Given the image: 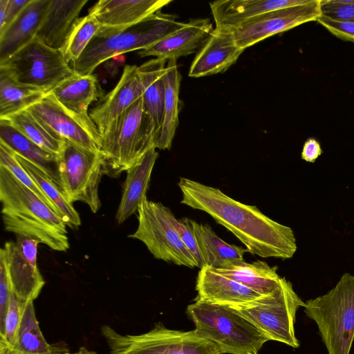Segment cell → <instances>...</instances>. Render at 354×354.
<instances>
[{
    "mask_svg": "<svg viewBox=\"0 0 354 354\" xmlns=\"http://www.w3.org/2000/svg\"><path fill=\"white\" fill-rule=\"evenodd\" d=\"M15 154L21 165L55 205L59 216L66 225L71 228L79 227L81 225L79 214L74 208L73 203L66 198L62 189L55 181L39 167L22 156L15 153Z\"/></svg>",
    "mask_w": 354,
    "mask_h": 354,
    "instance_id": "32",
    "label": "cell"
},
{
    "mask_svg": "<svg viewBox=\"0 0 354 354\" xmlns=\"http://www.w3.org/2000/svg\"><path fill=\"white\" fill-rule=\"evenodd\" d=\"M87 0H50L36 37L47 46L61 50Z\"/></svg>",
    "mask_w": 354,
    "mask_h": 354,
    "instance_id": "22",
    "label": "cell"
},
{
    "mask_svg": "<svg viewBox=\"0 0 354 354\" xmlns=\"http://www.w3.org/2000/svg\"><path fill=\"white\" fill-rule=\"evenodd\" d=\"M30 1V0H0V34Z\"/></svg>",
    "mask_w": 354,
    "mask_h": 354,
    "instance_id": "40",
    "label": "cell"
},
{
    "mask_svg": "<svg viewBox=\"0 0 354 354\" xmlns=\"http://www.w3.org/2000/svg\"><path fill=\"white\" fill-rule=\"evenodd\" d=\"M167 62L165 59L156 57L138 66L144 86V109L152 122L156 140L163 120L165 94L163 76Z\"/></svg>",
    "mask_w": 354,
    "mask_h": 354,
    "instance_id": "24",
    "label": "cell"
},
{
    "mask_svg": "<svg viewBox=\"0 0 354 354\" xmlns=\"http://www.w3.org/2000/svg\"><path fill=\"white\" fill-rule=\"evenodd\" d=\"M328 354H350L354 341V275L344 273L326 294L305 302Z\"/></svg>",
    "mask_w": 354,
    "mask_h": 354,
    "instance_id": "6",
    "label": "cell"
},
{
    "mask_svg": "<svg viewBox=\"0 0 354 354\" xmlns=\"http://www.w3.org/2000/svg\"><path fill=\"white\" fill-rule=\"evenodd\" d=\"M0 69L16 81L37 87L45 93L75 74L61 50L50 48L37 37L1 61Z\"/></svg>",
    "mask_w": 354,
    "mask_h": 354,
    "instance_id": "11",
    "label": "cell"
},
{
    "mask_svg": "<svg viewBox=\"0 0 354 354\" xmlns=\"http://www.w3.org/2000/svg\"><path fill=\"white\" fill-rule=\"evenodd\" d=\"M244 50L237 44L231 32L215 28L198 50L188 75L200 77L225 72Z\"/></svg>",
    "mask_w": 354,
    "mask_h": 354,
    "instance_id": "17",
    "label": "cell"
},
{
    "mask_svg": "<svg viewBox=\"0 0 354 354\" xmlns=\"http://www.w3.org/2000/svg\"><path fill=\"white\" fill-rule=\"evenodd\" d=\"M214 270L261 295L271 292L281 279L277 267H271L261 260L253 262L243 260L227 268Z\"/></svg>",
    "mask_w": 354,
    "mask_h": 354,
    "instance_id": "30",
    "label": "cell"
},
{
    "mask_svg": "<svg viewBox=\"0 0 354 354\" xmlns=\"http://www.w3.org/2000/svg\"><path fill=\"white\" fill-rule=\"evenodd\" d=\"M322 15L320 0L263 13L245 21L231 32L242 48L253 46L272 35L307 22Z\"/></svg>",
    "mask_w": 354,
    "mask_h": 354,
    "instance_id": "13",
    "label": "cell"
},
{
    "mask_svg": "<svg viewBox=\"0 0 354 354\" xmlns=\"http://www.w3.org/2000/svg\"><path fill=\"white\" fill-rule=\"evenodd\" d=\"M156 147L149 149L142 158L127 171L120 202L116 212L118 224H121L138 212L147 197L151 172L158 156Z\"/></svg>",
    "mask_w": 354,
    "mask_h": 354,
    "instance_id": "23",
    "label": "cell"
},
{
    "mask_svg": "<svg viewBox=\"0 0 354 354\" xmlns=\"http://www.w3.org/2000/svg\"><path fill=\"white\" fill-rule=\"evenodd\" d=\"M351 3L354 4V0H351Z\"/></svg>",
    "mask_w": 354,
    "mask_h": 354,
    "instance_id": "44",
    "label": "cell"
},
{
    "mask_svg": "<svg viewBox=\"0 0 354 354\" xmlns=\"http://www.w3.org/2000/svg\"><path fill=\"white\" fill-rule=\"evenodd\" d=\"M63 342L48 344L39 328L33 301L26 303L15 343L0 348V354H70Z\"/></svg>",
    "mask_w": 354,
    "mask_h": 354,
    "instance_id": "25",
    "label": "cell"
},
{
    "mask_svg": "<svg viewBox=\"0 0 354 354\" xmlns=\"http://www.w3.org/2000/svg\"><path fill=\"white\" fill-rule=\"evenodd\" d=\"M322 153L319 143L314 138H309L303 146L301 158L306 162H314Z\"/></svg>",
    "mask_w": 354,
    "mask_h": 354,
    "instance_id": "42",
    "label": "cell"
},
{
    "mask_svg": "<svg viewBox=\"0 0 354 354\" xmlns=\"http://www.w3.org/2000/svg\"><path fill=\"white\" fill-rule=\"evenodd\" d=\"M28 110L57 139H68L87 149L100 151L101 136L89 117L63 106L50 92Z\"/></svg>",
    "mask_w": 354,
    "mask_h": 354,
    "instance_id": "12",
    "label": "cell"
},
{
    "mask_svg": "<svg viewBox=\"0 0 354 354\" xmlns=\"http://www.w3.org/2000/svg\"><path fill=\"white\" fill-rule=\"evenodd\" d=\"M60 188L73 203H86L93 213L101 207L99 184L104 173V159L101 151L84 147L68 139H62L57 154Z\"/></svg>",
    "mask_w": 354,
    "mask_h": 354,
    "instance_id": "9",
    "label": "cell"
},
{
    "mask_svg": "<svg viewBox=\"0 0 354 354\" xmlns=\"http://www.w3.org/2000/svg\"><path fill=\"white\" fill-rule=\"evenodd\" d=\"M165 86L164 114L162 127L156 142V148L170 149L178 127L179 92L181 75L176 61L169 60L164 73Z\"/></svg>",
    "mask_w": 354,
    "mask_h": 354,
    "instance_id": "29",
    "label": "cell"
},
{
    "mask_svg": "<svg viewBox=\"0 0 354 354\" xmlns=\"http://www.w3.org/2000/svg\"><path fill=\"white\" fill-rule=\"evenodd\" d=\"M39 243L35 239L17 236L16 241H7L0 250L6 261L12 292L25 302L37 299L45 284L37 264Z\"/></svg>",
    "mask_w": 354,
    "mask_h": 354,
    "instance_id": "14",
    "label": "cell"
},
{
    "mask_svg": "<svg viewBox=\"0 0 354 354\" xmlns=\"http://www.w3.org/2000/svg\"><path fill=\"white\" fill-rule=\"evenodd\" d=\"M304 305L291 282L281 277L271 292L249 304L231 308L253 324L268 341L297 348L299 342L295 335L296 314Z\"/></svg>",
    "mask_w": 354,
    "mask_h": 354,
    "instance_id": "8",
    "label": "cell"
},
{
    "mask_svg": "<svg viewBox=\"0 0 354 354\" xmlns=\"http://www.w3.org/2000/svg\"><path fill=\"white\" fill-rule=\"evenodd\" d=\"M101 331L107 354H222L215 343L195 330H171L158 324L140 335H122L107 325Z\"/></svg>",
    "mask_w": 354,
    "mask_h": 354,
    "instance_id": "7",
    "label": "cell"
},
{
    "mask_svg": "<svg viewBox=\"0 0 354 354\" xmlns=\"http://www.w3.org/2000/svg\"><path fill=\"white\" fill-rule=\"evenodd\" d=\"M317 21L337 37L354 42V21H341L320 16Z\"/></svg>",
    "mask_w": 354,
    "mask_h": 354,
    "instance_id": "41",
    "label": "cell"
},
{
    "mask_svg": "<svg viewBox=\"0 0 354 354\" xmlns=\"http://www.w3.org/2000/svg\"><path fill=\"white\" fill-rule=\"evenodd\" d=\"M12 295L6 261L0 253V333L2 332Z\"/></svg>",
    "mask_w": 354,
    "mask_h": 354,
    "instance_id": "39",
    "label": "cell"
},
{
    "mask_svg": "<svg viewBox=\"0 0 354 354\" xmlns=\"http://www.w3.org/2000/svg\"><path fill=\"white\" fill-rule=\"evenodd\" d=\"M138 66L126 65L116 86L89 113L100 136L143 94Z\"/></svg>",
    "mask_w": 354,
    "mask_h": 354,
    "instance_id": "16",
    "label": "cell"
},
{
    "mask_svg": "<svg viewBox=\"0 0 354 354\" xmlns=\"http://www.w3.org/2000/svg\"><path fill=\"white\" fill-rule=\"evenodd\" d=\"M171 0H100L88 14L99 22L101 28L96 36L119 33L161 11Z\"/></svg>",
    "mask_w": 354,
    "mask_h": 354,
    "instance_id": "15",
    "label": "cell"
},
{
    "mask_svg": "<svg viewBox=\"0 0 354 354\" xmlns=\"http://www.w3.org/2000/svg\"><path fill=\"white\" fill-rule=\"evenodd\" d=\"M138 213L137 230L129 238L142 241L156 259L190 268L197 267L176 230L174 224L176 217L169 207L146 197Z\"/></svg>",
    "mask_w": 354,
    "mask_h": 354,
    "instance_id": "10",
    "label": "cell"
},
{
    "mask_svg": "<svg viewBox=\"0 0 354 354\" xmlns=\"http://www.w3.org/2000/svg\"><path fill=\"white\" fill-rule=\"evenodd\" d=\"M70 354H96V353L93 351L88 350L86 347H82L77 351L71 353Z\"/></svg>",
    "mask_w": 354,
    "mask_h": 354,
    "instance_id": "43",
    "label": "cell"
},
{
    "mask_svg": "<svg viewBox=\"0 0 354 354\" xmlns=\"http://www.w3.org/2000/svg\"><path fill=\"white\" fill-rule=\"evenodd\" d=\"M156 142L154 127L145 111L142 95L101 136L105 174L117 177L127 171L149 149L156 147Z\"/></svg>",
    "mask_w": 354,
    "mask_h": 354,
    "instance_id": "3",
    "label": "cell"
},
{
    "mask_svg": "<svg viewBox=\"0 0 354 354\" xmlns=\"http://www.w3.org/2000/svg\"><path fill=\"white\" fill-rule=\"evenodd\" d=\"M213 30L209 19H192L153 46L139 50L138 54L142 57L154 56L176 61L199 50Z\"/></svg>",
    "mask_w": 354,
    "mask_h": 354,
    "instance_id": "18",
    "label": "cell"
},
{
    "mask_svg": "<svg viewBox=\"0 0 354 354\" xmlns=\"http://www.w3.org/2000/svg\"><path fill=\"white\" fill-rule=\"evenodd\" d=\"M187 313L195 330L215 343L222 354H259L268 339L232 308L195 299Z\"/></svg>",
    "mask_w": 354,
    "mask_h": 354,
    "instance_id": "4",
    "label": "cell"
},
{
    "mask_svg": "<svg viewBox=\"0 0 354 354\" xmlns=\"http://www.w3.org/2000/svg\"><path fill=\"white\" fill-rule=\"evenodd\" d=\"M26 303L12 292L3 329L0 333V348L11 347L15 343Z\"/></svg>",
    "mask_w": 354,
    "mask_h": 354,
    "instance_id": "36",
    "label": "cell"
},
{
    "mask_svg": "<svg viewBox=\"0 0 354 354\" xmlns=\"http://www.w3.org/2000/svg\"><path fill=\"white\" fill-rule=\"evenodd\" d=\"M185 24L174 15L159 11L119 33L95 36L80 58L71 66L77 75L93 74L104 61L119 54L146 49L179 30Z\"/></svg>",
    "mask_w": 354,
    "mask_h": 354,
    "instance_id": "5",
    "label": "cell"
},
{
    "mask_svg": "<svg viewBox=\"0 0 354 354\" xmlns=\"http://www.w3.org/2000/svg\"><path fill=\"white\" fill-rule=\"evenodd\" d=\"M0 201L6 231L35 239L53 250L69 248L66 225L62 218L2 165Z\"/></svg>",
    "mask_w": 354,
    "mask_h": 354,
    "instance_id": "2",
    "label": "cell"
},
{
    "mask_svg": "<svg viewBox=\"0 0 354 354\" xmlns=\"http://www.w3.org/2000/svg\"><path fill=\"white\" fill-rule=\"evenodd\" d=\"M312 0H219L209 3L216 28L232 32L263 13L308 3Z\"/></svg>",
    "mask_w": 354,
    "mask_h": 354,
    "instance_id": "20",
    "label": "cell"
},
{
    "mask_svg": "<svg viewBox=\"0 0 354 354\" xmlns=\"http://www.w3.org/2000/svg\"><path fill=\"white\" fill-rule=\"evenodd\" d=\"M50 0H30L0 34V62L30 43L39 31Z\"/></svg>",
    "mask_w": 354,
    "mask_h": 354,
    "instance_id": "21",
    "label": "cell"
},
{
    "mask_svg": "<svg viewBox=\"0 0 354 354\" xmlns=\"http://www.w3.org/2000/svg\"><path fill=\"white\" fill-rule=\"evenodd\" d=\"M322 17L341 21H354V4L351 0H320Z\"/></svg>",
    "mask_w": 354,
    "mask_h": 354,
    "instance_id": "37",
    "label": "cell"
},
{
    "mask_svg": "<svg viewBox=\"0 0 354 354\" xmlns=\"http://www.w3.org/2000/svg\"><path fill=\"white\" fill-rule=\"evenodd\" d=\"M50 93L66 108L86 117H89L90 104L102 95L100 85L93 74H75L61 82Z\"/></svg>",
    "mask_w": 354,
    "mask_h": 354,
    "instance_id": "28",
    "label": "cell"
},
{
    "mask_svg": "<svg viewBox=\"0 0 354 354\" xmlns=\"http://www.w3.org/2000/svg\"><path fill=\"white\" fill-rule=\"evenodd\" d=\"M3 120L42 149L55 154L60 152L62 140L52 136L28 109Z\"/></svg>",
    "mask_w": 354,
    "mask_h": 354,
    "instance_id": "33",
    "label": "cell"
},
{
    "mask_svg": "<svg viewBox=\"0 0 354 354\" xmlns=\"http://www.w3.org/2000/svg\"><path fill=\"white\" fill-rule=\"evenodd\" d=\"M0 142L15 153L39 167L60 188L57 154L42 149L3 119H0Z\"/></svg>",
    "mask_w": 354,
    "mask_h": 354,
    "instance_id": "27",
    "label": "cell"
},
{
    "mask_svg": "<svg viewBox=\"0 0 354 354\" xmlns=\"http://www.w3.org/2000/svg\"><path fill=\"white\" fill-rule=\"evenodd\" d=\"M174 224L183 244L193 255L196 261L197 267L201 269L204 266V264L193 232L192 219L187 217L180 219L175 218Z\"/></svg>",
    "mask_w": 354,
    "mask_h": 354,
    "instance_id": "38",
    "label": "cell"
},
{
    "mask_svg": "<svg viewBox=\"0 0 354 354\" xmlns=\"http://www.w3.org/2000/svg\"><path fill=\"white\" fill-rule=\"evenodd\" d=\"M192 226L204 266L222 269L244 260L246 248L225 242L208 224L192 220Z\"/></svg>",
    "mask_w": 354,
    "mask_h": 354,
    "instance_id": "26",
    "label": "cell"
},
{
    "mask_svg": "<svg viewBox=\"0 0 354 354\" xmlns=\"http://www.w3.org/2000/svg\"><path fill=\"white\" fill-rule=\"evenodd\" d=\"M46 93L21 84L0 69V119L28 109Z\"/></svg>",
    "mask_w": 354,
    "mask_h": 354,
    "instance_id": "31",
    "label": "cell"
},
{
    "mask_svg": "<svg viewBox=\"0 0 354 354\" xmlns=\"http://www.w3.org/2000/svg\"><path fill=\"white\" fill-rule=\"evenodd\" d=\"M100 28L97 20L89 14L77 20L61 50L69 64L76 62L80 58Z\"/></svg>",
    "mask_w": 354,
    "mask_h": 354,
    "instance_id": "34",
    "label": "cell"
},
{
    "mask_svg": "<svg viewBox=\"0 0 354 354\" xmlns=\"http://www.w3.org/2000/svg\"><path fill=\"white\" fill-rule=\"evenodd\" d=\"M180 203L210 215L231 232L248 252L263 258L290 259L297 250L292 230L266 216L257 206L233 199L221 189L181 177Z\"/></svg>",
    "mask_w": 354,
    "mask_h": 354,
    "instance_id": "1",
    "label": "cell"
},
{
    "mask_svg": "<svg viewBox=\"0 0 354 354\" xmlns=\"http://www.w3.org/2000/svg\"><path fill=\"white\" fill-rule=\"evenodd\" d=\"M196 299L230 307L252 302L262 295L208 266L198 272Z\"/></svg>",
    "mask_w": 354,
    "mask_h": 354,
    "instance_id": "19",
    "label": "cell"
},
{
    "mask_svg": "<svg viewBox=\"0 0 354 354\" xmlns=\"http://www.w3.org/2000/svg\"><path fill=\"white\" fill-rule=\"evenodd\" d=\"M0 165L6 167L15 178L32 190L58 214L57 209L55 205L21 165L13 151L1 142H0Z\"/></svg>",
    "mask_w": 354,
    "mask_h": 354,
    "instance_id": "35",
    "label": "cell"
}]
</instances>
